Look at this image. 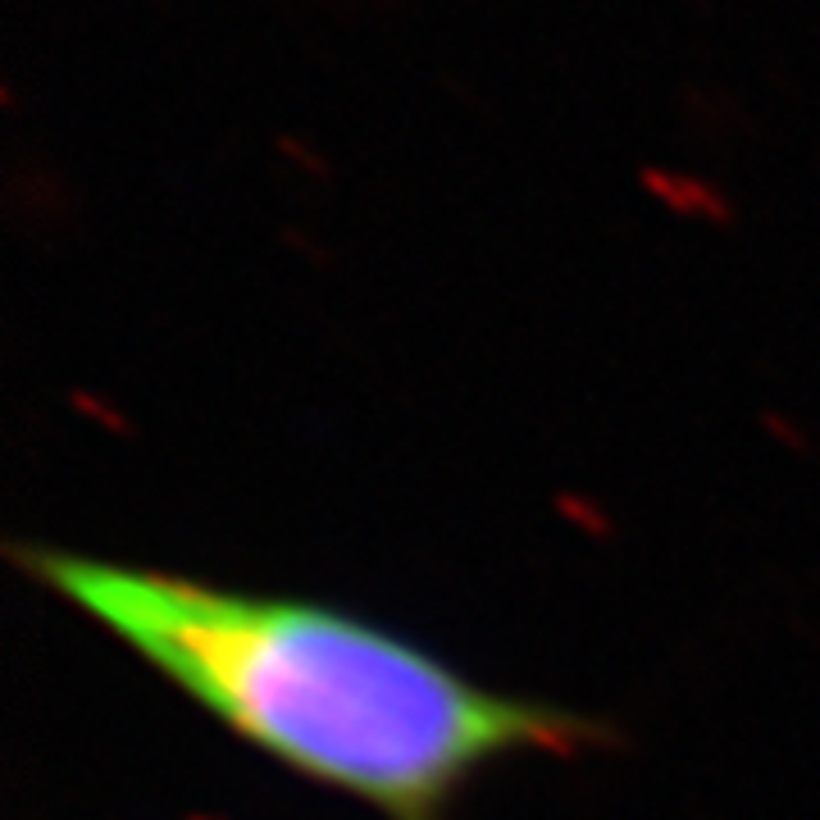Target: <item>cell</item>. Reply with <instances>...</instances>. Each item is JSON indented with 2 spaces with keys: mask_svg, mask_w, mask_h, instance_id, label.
I'll use <instances>...</instances> for the list:
<instances>
[{
  "mask_svg": "<svg viewBox=\"0 0 820 820\" xmlns=\"http://www.w3.org/2000/svg\"><path fill=\"white\" fill-rule=\"evenodd\" d=\"M10 560L255 757L383 820H452L515 757L616 748L611 720L502 694L333 601L55 543H10Z\"/></svg>",
  "mask_w": 820,
  "mask_h": 820,
  "instance_id": "obj_1",
  "label": "cell"
}]
</instances>
